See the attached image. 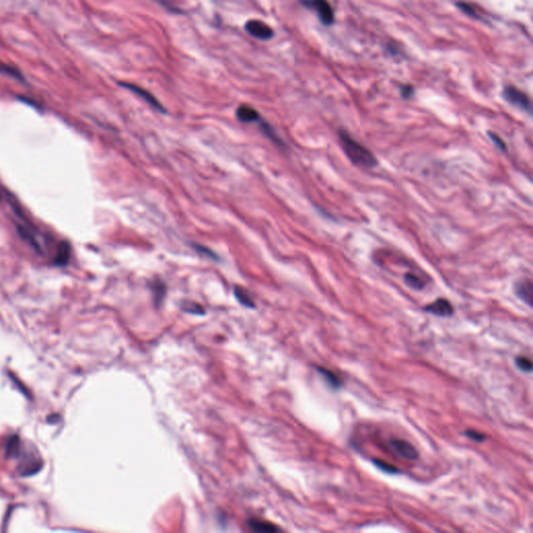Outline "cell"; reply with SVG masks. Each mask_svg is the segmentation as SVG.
Returning a JSON list of instances; mask_svg holds the SVG:
<instances>
[{
    "label": "cell",
    "instance_id": "1",
    "mask_svg": "<svg viewBox=\"0 0 533 533\" xmlns=\"http://www.w3.org/2000/svg\"><path fill=\"white\" fill-rule=\"evenodd\" d=\"M338 138L344 152L354 165L368 169L374 168L377 165V159L373 153L361 143L355 141L347 132L341 129L338 132Z\"/></svg>",
    "mask_w": 533,
    "mask_h": 533
},
{
    "label": "cell",
    "instance_id": "2",
    "mask_svg": "<svg viewBox=\"0 0 533 533\" xmlns=\"http://www.w3.org/2000/svg\"><path fill=\"white\" fill-rule=\"evenodd\" d=\"M387 447H389L392 453L398 457L408 460H417L419 457L417 449L410 443L404 440L392 439L387 442Z\"/></svg>",
    "mask_w": 533,
    "mask_h": 533
},
{
    "label": "cell",
    "instance_id": "3",
    "mask_svg": "<svg viewBox=\"0 0 533 533\" xmlns=\"http://www.w3.org/2000/svg\"><path fill=\"white\" fill-rule=\"evenodd\" d=\"M503 97L507 102L511 103L512 105L518 106L525 111L531 112L530 99L528 98V96L525 93H523L519 89L511 87V86L506 87L503 91Z\"/></svg>",
    "mask_w": 533,
    "mask_h": 533
},
{
    "label": "cell",
    "instance_id": "4",
    "mask_svg": "<svg viewBox=\"0 0 533 533\" xmlns=\"http://www.w3.org/2000/svg\"><path fill=\"white\" fill-rule=\"evenodd\" d=\"M304 4L308 7L314 8L318 12L319 18L323 24L331 25L333 23V11L327 0H305Z\"/></svg>",
    "mask_w": 533,
    "mask_h": 533
},
{
    "label": "cell",
    "instance_id": "5",
    "mask_svg": "<svg viewBox=\"0 0 533 533\" xmlns=\"http://www.w3.org/2000/svg\"><path fill=\"white\" fill-rule=\"evenodd\" d=\"M246 30L258 40H269L273 37V29L263 21L250 20L245 25Z\"/></svg>",
    "mask_w": 533,
    "mask_h": 533
},
{
    "label": "cell",
    "instance_id": "6",
    "mask_svg": "<svg viewBox=\"0 0 533 533\" xmlns=\"http://www.w3.org/2000/svg\"><path fill=\"white\" fill-rule=\"evenodd\" d=\"M424 311L438 317H450L454 313L453 306L447 299L444 298H440L428 304L424 308Z\"/></svg>",
    "mask_w": 533,
    "mask_h": 533
},
{
    "label": "cell",
    "instance_id": "7",
    "mask_svg": "<svg viewBox=\"0 0 533 533\" xmlns=\"http://www.w3.org/2000/svg\"><path fill=\"white\" fill-rule=\"evenodd\" d=\"M120 85L128 90H131L133 93H135L136 95H138L139 97H141V98L143 100L146 101L148 104H150L152 107H154L155 109L159 110V111H165V108L164 106L161 105L159 103V101L155 98V97L148 91H146L145 89L137 86V85H133V84H127V83H120Z\"/></svg>",
    "mask_w": 533,
    "mask_h": 533
},
{
    "label": "cell",
    "instance_id": "8",
    "mask_svg": "<svg viewBox=\"0 0 533 533\" xmlns=\"http://www.w3.org/2000/svg\"><path fill=\"white\" fill-rule=\"evenodd\" d=\"M514 293L519 299L528 304L532 305V282L529 279H522L514 283Z\"/></svg>",
    "mask_w": 533,
    "mask_h": 533
},
{
    "label": "cell",
    "instance_id": "9",
    "mask_svg": "<svg viewBox=\"0 0 533 533\" xmlns=\"http://www.w3.org/2000/svg\"><path fill=\"white\" fill-rule=\"evenodd\" d=\"M236 117L239 118L240 121L246 122V123L256 122L261 119L260 114H258L257 110L249 105H241L236 109Z\"/></svg>",
    "mask_w": 533,
    "mask_h": 533
},
{
    "label": "cell",
    "instance_id": "10",
    "mask_svg": "<svg viewBox=\"0 0 533 533\" xmlns=\"http://www.w3.org/2000/svg\"><path fill=\"white\" fill-rule=\"evenodd\" d=\"M248 526L251 530L257 531V532H278L279 531V528L276 527L275 525L267 523L265 521L255 520V519L249 520Z\"/></svg>",
    "mask_w": 533,
    "mask_h": 533
},
{
    "label": "cell",
    "instance_id": "11",
    "mask_svg": "<svg viewBox=\"0 0 533 533\" xmlns=\"http://www.w3.org/2000/svg\"><path fill=\"white\" fill-rule=\"evenodd\" d=\"M318 371L320 372V374L323 376V378H324L326 380V382L331 387H333V389H338V387H341L342 380L338 378V376L336 374H334L332 371H329V370L324 369V368H318Z\"/></svg>",
    "mask_w": 533,
    "mask_h": 533
},
{
    "label": "cell",
    "instance_id": "12",
    "mask_svg": "<svg viewBox=\"0 0 533 533\" xmlns=\"http://www.w3.org/2000/svg\"><path fill=\"white\" fill-rule=\"evenodd\" d=\"M404 281L407 286H409L412 289H417V290H422L425 286L424 281L422 279H420L419 277H417L414 274H411V273L405 274Z\"/></svg>",
    "mask_w": 533,
    "mask_h": 533
},
{
    "label": "cell",
    "instance_id": "13",
    "mask_svg": "<svg viewBox=\"0 0 533 533\" xmlns=\"http://www.w3.org/2000/svg\"><path fill=\"white\" fill-rule=\"evenodd\" d=\"M234 294H235V297L236 299L243 304L245 306H249V308H253L254 306V303H253V300L251 299L250 295L248 294V292L246 289L242 288L240 286H236L234 288Z\"/></svg>",
    "mask_w": 533,
    "mask_h": 533
},
{
    "label": "cell",
    "instance_id": "14",
    "mask_svg": "<svg viewBox=\"0 0 533 533\" xmlns=\"http://www.w3.org/2000/svg\"><path fill=\"white\" fill-rule=\"evenodd\" d=\"M70 255V252H69V246L67 244H62V246L60 247V250L57 252V256L55 258V263L58 264V265H63V264H66L67 261H68V257Z\"/></svg>",
    "mask_w": 533,
    "mask_h": 533
},
{
    "label": "cell",
    "instance_id": "15",
    "mask_svg": "<svg viewBox=\"0 0 533 533\" xmlns=\"http://www.w3.org/2000/svg\"><path fill=\"white\" fill-rule=\"evenodd\" d=\"M515 366L518 367L523 372H531L532 370V363L528 358L525 357H519L515 359Z\"/></svg>",
    "mask_w": 533,
    "mask_h": 533
},
{
    "label": "cell",
    "instance_id": "16",
    "mask_svg": "<svg viewBox=\"0 0 533 533\" xmlns=\"http://www.w3.org/2000/svg\"><path fill=\"white\" fill-rule=\"evenodd\" d=\"M373 462H374V464L378 467V469H380L381 471H383V472H385V473L394 474V473H398V472H399L394 465H392V464H390V463H386L385 461L375 459V460H373Z\"/></svg>",
    "mask_w": 533,
    "mask_h": 533
},
{
    "label": "cell",
    "instance_id": "17",
    "mask_svg": "<svg viewBox=\"0 0 533 533\" xmlns=\"http://www.w3.org/2000/svg\"><path fill=\"white\" fill-rule=\"evenodd\" d=\"M464 434L466 435L467 438H470L471 440H473V441H475V442H478V443L483 442L484 440H486V435L482 434V433H480V432H478V431H475V430H471V429H470V430H466V431L464 432Z\"/></svg>",
    "mask_w": 533,
    "mask_h": 533
},
{
    "label": "cell",
    "instance_id": "18",
    "mask_svg": "<svg viewBox=\"0 0 533 533\" xmlns=\"http://www.w3.org/2000/svg\"><path fill=\"white\" fill-rule=\"evenodd\" d=\"M489 136L491 137V140L494 142V144L496 145V146L500 149V150H503V151H506V145L505 143L503 142V140L500 138L499 136H497L496 134L494 133H489Z\"/></svg>",
    "mask_w": 533,
    "mask_h": 533
},
{
    "label": "cell",
    "instance_id": "19",
    "mask_svg": "<svg viewBox=\"0 0 533 533\" xmlns=\"http://www.w3.org/2000/svg\"><path fill=\"white\" fill-rule=\"evenodd\" d=\"M413 93H414V90H413V88H412L411 86H409V85H408V86H404V87H402V88H401V94H402V96H403V98H405V99L410 98V97L413 95Z\"/></svg>",
    "mask_w": 533,
    "mask_h": 533
},
{
    "label": "cell",
    "instance_id": "20",
    "mask_svg": "<svg viewBox=\"0 0 533 533\" xmlns=\"http://www.w3.org/2000/svg\"><path fill=\"white\" fill-rule=\"evenodd\" d=\"M457 6H458L459 9H460L462 12H464L465 14H467L469 16H472V17H476V13H475L474 9H472L469 5L463 4V3H459Z\"/></svg>",
    "mask_w": 533,
    "mask_h": 533
},
{
    "label": "cell",
    "instance_id": "21",
    "mask_svg": "<svg viewBox=\"0 0 533 533\" xmlns=\"http://www.w3.org/2000/svg\"><path fill=\"white\" fill-rule=\"evenodd\" d=\"M155 2L158 3L160 6H163V7L167 8V9H168L169 11H171V12H177V13L180 12V10H177L175 7H173V6L169 3V0H155Z\"/></svg>",
    "mask_w": 533,
    "mask_h": 533
},
{
    "label": "cell",
    "instance_id": "22",
    "mask_svg": "<svg viewBox=\"0 0 533 533\" xmlns=\"http://www.w3.org/2000/svg\"><path fill=\"white\" fill-rule=\"evenodd\" d=\"M5 71L7 73L13 75V76H16V77H19V75H20L16 70H14V69H12V68H10L8 66H5V65H3V64H0V72H5Z\"/></svg>",
    "mask_w": 533,
    "mask_h": 533
}]
</instances>
